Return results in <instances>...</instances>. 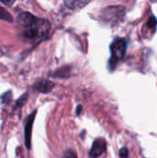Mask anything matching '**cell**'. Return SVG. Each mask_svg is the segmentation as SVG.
Instances as JSON below:
<instances>
[{
    "label": "cell",
    "instance_id": "1",
    "mask_svg": "<svg viewBox=\"0 0 157 158\" xmlns=\"http://www.w3.org/2000/svg\"><path fill=\"white\" fill-rule=\"evenodd\" d=\"M18 22L21 37L28 42H35L44 38L50 31V23L47 19L38 18L29 12L19 14Z\"/></svg>",
    "mask_w": 157,
    "mask_h": 158
},
{
    "label": "cell",
    "instance_id": "2",
    "mask_svg": "<svg viewBox=\"0 0 157 158\" xmlns=\"http://www.w3.org/2000/svg\"><path fill=\"white\" fill-rule=\"evenodd\" d=\"M127 51V40L125 38H116L111 45V56L108 61V68L110 70H114L118 64L123 59Z\"/></svg>",
    "mask_w": 157,
    "mask_h": 158
},
{
    "label": "cell",
    "instance_id": "3",
    "mask_svg": "<svg viewBox=\"0 0 157 158\" xmlns=\"http://www.w3.org/2000/svg\"><path fill=\"white\" fill-rule=\"evenodd\" d=\"M36 115V110H34L27 118L24 126V140H25V145L28 150L31 149V132H32V127L33 122Z\"/></svg>",
    "mask_w": 157,
    "mask_h": 158
},
{
    "label": "cell",
    "instance_id": "4",
    "mask_svg": "<svg viewBox=\"0 0 157 158\" xmlns=\"http://www.w3.org/2000/svg\"><path fill=\"white\" fill-rule=\"evenodd\" d=\"M106 150V142L104 138H97L94 140L92 149L89 152V156L91 158L100 157Z\"/></svg>",
    "mask_w": 157,
    "mask_h": 158
},
{
    "label": "cell",
    "instance_id": "5",
    "mask_svg": "<svg viewBox=\"0 0 157 158\" xmlns=\"http://www.w3.org/2000/svg\"><path fill=\"white\" fill-rule=\"evenodd\" d=\"M122 16H124V8L122 6H108L104 10V19L106 21L116 20L119 19Z\"/></svg>",
    "mask_w": 157,
    "mask_h": 158
},
{
    "label": "cell",
    "instance_id": "6",
    "mask_svg": "<svg viewBox=\"0 0 157 158\" xmlns=\"http://www.w3.org/2000/svg\"><path fill=\"white\" fill-rule=\"evenodd\" d=\"M54 86H55V84L52 81H50L48 80H42V81H37L34 84L33 88H34V90H36L40 93L47 94L52 91Z\"/></svg>",
    "mask_w": 157,
    "mask_h": 158
},
{
    "label": "cell",
    "instance_id": "7",
    "mask_svg": "<svg viewBox=\"0 0 157 158\" xmlns=\"http://www.w3.org/2000/svg\"><path fill=\"white\" fill-rule=\"evenodd\" d=\"M65 6L70 9H80L82 8L84 6H86L87 4H89V1H81V0H75V1H71V0H68L64 2Z\"/></svg>",
    "mask_w": 157,
    "mask_h": 158
},
{
    "label": "cell",
    "instance_id": "8",
    "mask_svg": "<svg viewBox=\"0 0 157 158\" xmlns=\"http://www.w3.org/2000/svg\"><path fill=\"white\" fill-rule=\"evenodd\" d=\"M0 19L7 21V22H12L13 21V18L10 15L9 12H7L4 7L0 6Z\"/></svg>",
    "mask_w": 157,
    "mask_h": 158
},
{
    "label": "cell",
    "instance_id": "9",
    "mask_svg": "<svg viewBox=\"0 0 157 158\" xmlns=\"http://www.w3.org/2000/svg\"><path fill=\"white\" fill-rule=\"evenodd\" d=\"M156 24H157V20L156 19H155V16H151L150 18H149V19H148V21H147V27L148 28H150V29H155V27H156Z\"/></svg>",
    "mask_w": 157,
    "mask_h": 158
},
{
    "label": "cell",
    "instance_id": "10",
    "mask_svg": "<svg viewBox=\"0 0 157 158\" xmlns=\"http://www.w3.org/2000/svg\"><path fill=\"white\" fill-rule=\"evenodd\" d=\"M12 99V94L11 92H6V94H4L2 96H1V100L3 102V104H7L11 101Z\"/></svg>",
    "mask_w": 157,
    "mask_h": 158
},
{
    "label": "cell",
    "instance_id": "11",
    "mask_svg": "<svg viewBox=\"0 0 157 158\" xmlns=\"http://www.w3.org/2000/svg\"><path fill=\"white\" fill-rule=\"evenodd\" d=\"M119 158H130L129 156V150L126 147H123L119 151Z\"/></svg>",
    "mask_w": 157,
    "mask_h": 158
},
{
    "label": "cell",
    "instance_id": "12",
    "mask_svg": "<svg viewBox=\"0 0 157 158\" xmlns=\"http://www.w3.org/2000/svg\"><path fill=\"white\" fill-rule=\"evenodd\" d=\"M27 98H28V94H25L24 95H22L18 101H17V104H16V107H19V106H21L22 105H24V103L26 102V100H27Z\"/></svg>",
    "mask_w": 157,
    "mask_h": 158
},
{
    "label": "cell",
    "instance_id": "13",
    "mask_svg": "<svg viewBox=\"0 0 157 158\" xmlns=\"http://www.w3.org/2000/svg\"><path fill=\"white\" fill-rule=\"evenodd\" d=\"M65 158H78L76 153L72 150H67L65 152Z\"/></svg>",
    "mask_w": 157,
    "mask_h": 158
},
{
    "label": "cell",
    "instance_id": "14",
    "mask_svg": "<svg viewBox=\"0 0 157 158\" xmlns=\"http://www.w3.org/2000/svg\"><path fill=\"white\" fill-rule=\"evenodd\" d=\"M2 4L6 5V6H12L14 4V1H1Z\"/></svg>",
    "mask_w": 157,
    "mask_h": 158
},
{
    "label": "cell",
    "instance_id": "15",
    "mask_svg": "<svg viewBox=\"0 0 157 158\" xmlns=\"http://www.w3.org/2000/svg\"><path fill=\"white\" fill-rule=\"evenodd\" d=\"M81 108H82V106H79L78 107H77V115H80L81 114Z\"/></svg>",
    "mask_w": 157,
    "mask_h": 158
}]
</instances>
